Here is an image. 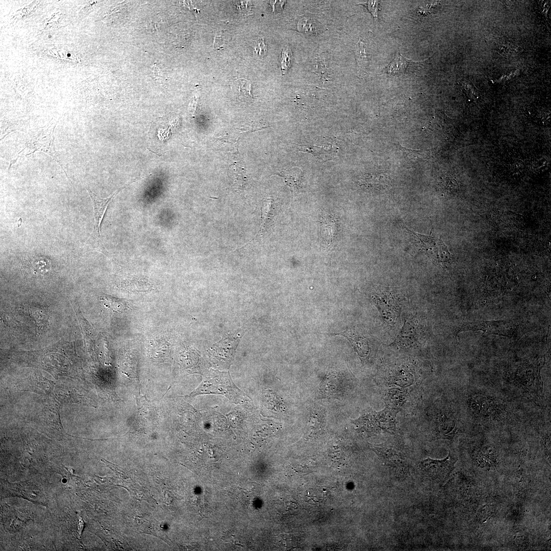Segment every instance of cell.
<instances>
[{
	"mask_svg": "<svg viewBox=\"0 0 551 551\" xmlns=\"http://www.w3.org/2000/svg\"><path fill=\"white\" fill-rule=\"evenodd\" d=\"M277 174L282 177L289 187L292 197L302 186L303 172L298 168L294 167Z\"/></svg>",
	"mask_w": 551,
	"mask_h": 551,
	"instance_id": "cell-10",
	"label": "cell"
},
{
	"mask_svg": "<svg viewBox=\"0 0 551 551\" xmlns=\"http://www.w3.org/2000/svg\"><path fill=\"white\" fill-rule=\"evenodd\" d=\"M334 335L342 336L346 338L360 357H365L368 355L369 347L367 340L365 337L358 334L354 331L347 330L343 332L334 334Z\"/></svg>",
	"mask_w": 551,
	"mask_h": 551,
	"instance_id": "cell-8",
	"label": "cell"
},
{
	"mask_svg": "<svg viewBox=\"0 0 551 551\" xmlns=\"http://www.w3.org/2000/svg\"><path fill=\"white\" fill-rule=\"evenodd\" d=\"M320 230L322 239L328 245L331 244L336 230L335 220L330 216H324L321 220Z\"/></svg>",
	"mask_w": 551,
	"mask_h": 551,
	"instance_id": "cell-15",
	"label": "cell"
},
{
	"mask_svg": "<svg viewBox=\"0 0 551 551\" xmlns=\"http://www.w3.org/2000/svg\"><path fill=\"white\" fill-rule=\"evenodd\" d=\"M252 83L248 80L240 78L234 81L232 90L238 98H252L251 94Z\"/></svg>",
	"mask_w": 551,
	"mask_h": 551,
	"instance_id": "cell-16",
	"label": "cell"
},
{
	"mask_svg": "<svg viewBox=\"0 0 551 551\" xmlns=\"http://www.w3.org/2000/svg\"><path fill=\"white\" fill-rule=\"evenodd\" d=\"M415 244L419 249L425 252L434 262L445 264L451 260V254L443 242L430 235H423L416 233L406 227Z\"/></svg>",
	"mask_w": 551,
	"mask_h": 551,
	"instance_id": "cell-2",
	"label": "cell"
},
{
	"mask_svg": "<svg viewBox=\"0 0 551 551\" xmlns=\"http://www.w3.org/2000/svg\"><path fill=\"white\" fill-rule=\"evenodd\" d=\"M363 182L368 187L381 190L390 186L391 180L389 176L384 173H375L364 176Z\"/></svg>",
	"mask_w": 551,
	"mask_h": 551,
	"instance_id": "cell-12",
	"label": "cell"
},
{
	"mask_svg": "<svg viewBox=\"0 0 551 551\" xmlns=\"http://www.w3.org/2000/svg\"><path fill=\"white\" fill-rule=\"evenodd\" d=\"M100 299L105 307L113 311L120 313L129 309V303L125 299L104 294L101 297Z\"/></svg>",
	"mask_w": 551,
	"mask_h": 551,
	"instance_id": "cell-14",
	"label": "cell"
},
{
	"mask_svg": "<svg viewBox=\"0 0 551 551\" xmlns=\"http://www.w3.org/2000/svg\"><path fill=\"white\" fill-rule=\"evenodd\" d=\"M273 212L271 201L269 198L266 199L263 202L261 207V221L260 230L255 237L247 244L260 237L267 230L273 221Z\"/></svg>",
	"mask_w": 551,
	"mask_h": 551,
	"instance_id": "cell-11",
	"label": "cell"
},
{
	"mask_svg": "<svg viewBox=\"0 0 551 551\" xmlns=\"http://www.w3.org/2000/svg\"><path fill=\"white\" fill-rule=\"evenodd\" d=\"M370 447L385 464L393 467L406 466V461L402 455L393 448L386 446L373 445H371Z\"/></svg>",
	"mask_w": 551,
	"mask_h": 551,
	"instance_id": "cell-7",
	"label": "cell"
},
{
	"mask_svg": "<svg viewBox=\"0 0 551 551\" xmlns=\"http://www.w3.org/2000/svg\"><path fill=\"white\" fill-rule=\"evenodd\" d=\"M154 71L155 76L158 78L159 77H160L159 69L156 66H154Z\"/></svg>",
	"mask_w": 551,
	"mask_h": 551,
	"instance_id": "cell-25",
	"label": "cell"
},
{
	"mask_svg": "<svg viewBox=\"0 0 551 551\" xmlns=\"http://www.w3.org/2000/svg\"><path fill=\"white\" fill-rule=\"evenodd\" d=\"M234 129L235 130H231L223 136H222L219 140L223 143L236 144V142H237L242 136H243L248 133L254 132L257 130H260L261 128H256L254 125L251 124L241 126L239 128Z\"/></svg>",
	"mask_w": 551,
	"mask_h": 551,
	"instance_id": "cell-13",
	"label": "cell"
},
{
	"mask_svg": "<svg viewBox=\"0 0 551 551\" xmlns=\"http://www.w3.org/2000/svg\"><path fill=\"white\" fill-rule=\"evenodd\" d=\"M120 286L124 290L133 292H144L153 288L150 283L138 279L125 280L120 283Z\"/></svg>",
	"mask_w": 551,
	"mask_h": 551,
	"instance_id": "cell-17",
	"label": "cell"
},
{
	"mask_svg": "<svg viewBox=\"0 0 551 551\" xmlns=\"http://www.w3.org/2000/svg\"><path fill=\"white\" fill-rule=\"evenodd\" d=\"M70 56V54H67L68 57H69Z\"/></svg>",
	"mask_w": 551,
	"mask_h": 551,
	"instance_id": "cell-26",
	"label": "cell"
},
{
	"mask_svg": "<svg viewBox=\"0 0 551 551\" xmlns=\"http://www.w3.org/2000/svg\"><path fill=\"white\" fill-rule=\"evenodd\" d=\"M317 25L314 21L309 19H304L298 22V28L300 31L307 34H313L317 32Z\"/></svg>",
	"mask_w": 551,
	"mask_h": 551,
	"instance_id": "cell-21",
	"label": "cell"
},
{
	"mask_svg": "<svg viewBox=\"0 0 551 551\" xmlns=\"http://www.w3.org/2000/svg\"><path fill=\"white\" fill-rule=\"evenodd\" d=\"M378 3L377 1H369L366 4H360L366 5V8L372 14L374 18L377 17L378 11Z\"/></svg>",
	"mask_w": 551,
	"mask_h": 551,
	"instance_id": "cell-23",
	"label": "cell"
},
{
	"mask_svg": "<svg viewBox=\"0 0 551 551\" xmlns=\"http://www.w3.org/2000/svg\"><path fill=\"white\" fill-rule=\"evenodd\" d=\"M51 37H52V36H51V35H49V36H48V37H49V38H51Z\"/></svg>",
	"mask_w": 551,
	"mask_h": 551,
	"instance_id": "cell-27",
	"label": "cell"
},
{
	"mask_svg": "<svg viewBox=\"0 0 551 551\" xmlns=\"http://www.w3.org/2000/svg\"><path fill=\"white\" fill-rule=\"evenodd\" d=\"M134 181H133L128 185L119 188L115 192H114L111 195L106 198L99 197L89 189L86 188V190L88 191L92 202V205L93 208L94 223L93 230L91 236L92 241L93 244L95 245L96 248L98 249L100 252L103 253H106L107 252L101 243L100 228L102 221L103 219L107 208L109 205V203L118 194V193H119L121 190L130 185L132 183L134 182Z\"/></svg>",
	"mask_w": 551,
	"mask_h": 551,
	"instance_id": "cell-4",
	"label": "cell"
},
{
	"mask_svg": "<svg viewBox=\"0 0 551 551\" xmlns=\"http://www.w3.org/2000/svg\"><path fill=\"white\" fill-rule=\"evenodd\" d=\"M303 152L310 153L315 156L322 157L325 161L330 160L333 155V148L330 146H319L315 145L302 147L300 149Z\"/></svg>",
	"mask_w": 551,
	"mask_h": 551,
	"instance_id": "cell-18",
	"label": "cell"
},
{
	"mask_svg": "<svg viewBox=\"0 0 551 551\" xmlns=\"http://www.w3.org/2000/svg\"><path fill=\"white\" fill-rule=\"evenodd\" d=\"M358 58L360 59V61H362L363 62L366 60L365 52L364 47V44L362 42H359L358 43Z\"/></svg>",
	"mask_w": 551,
	"mask_h": 551,
	"instance_id": "cell-24",
	"label": "cell"
},
{
	"mask_svg": "<svg viewBox=\"0 0 551 551\" xmlns=\"http://www.w3.org/2000/svg\"><path fill=\"white\" fill-rule=\"evenodd\" d=\"M209 394L223 395L235 404L242 403L247 400L248 397L234 384L229 372L213 369L204 377L200 385L187 397Z\"/></svg>",
	"mask_w": 551,
	"mask_h": 551,
	"instance_id": "cell-1",
	"label": "cell"
},
{
	"mask_svg": "<svg viewBox=\"0 0 551 551\" xmlns=\"http://www.w3.org/2000/svg\"><path fill=\"white\" fill-rule=\"evenodd\" d=\"M55 126L52 128L50 125L46 126V128L44 127L40 129L36 134H33L31 138L27 142V147L33 151L32 153L40 151L48 154L59 164L54 144V132Z\"/></svg>",
	"mask_w": 551,
	"mask_h": 551,
	"instance_id": "cell-6",
	"label": "cell"
},
{
	"mask_svg": "<svg viewBox=\"0 0 551 551\" xmlns=\"http://www.w3.org/2000/svg\"><path fill=\"white\" fill-rule=\"evenodd\" d=\"M291 51L288 46H286L283 49L282 53L281 67L283 72L286 71L289 68L291 63Z\"/></svg>",
	"mask_w": 551,
	"mask_h": 551,
	"instance_id": "cell-22",
	"label": "cell"
},
{
	"mask_svg": "<svg viewBox=\"0 0 551 551\" xmlns=\"http://www.w3.org/2000/svg\"><path fill=\"white\" fill-rule=\"evenodd\" d=\"M418 63L404 58L398 53V55L386 67L385 70L389 75L400 76L408 72L413 65H416Z\"/></svg>",
	"mask_w": 551,
	"mask_h": 551,
	"instance_id": "cell-9",
	"label": "cell"
},
{
	"mask_svg": "<svg viewBox=\"0 0 551 551\" xmlns=\"http://www.w3.org/2000/svg\"><path fill=\"white\" fill-rule=\"evenodd\" d=\"M252 49L253 55L256 58H263L267 53V46L264 38L258 37L253 41Z\"/></svg>",
	"mask_w": 551,
	"mask_h": 551,
	"instance_id": "cell-19",
	"label": "cell"
},
{
	"mask_svg": "<svg viewBox=\"0 0 551 551\" xmlns=\"http://www.w3.org/2000/svg\"><path fill=\"white\" fill-rule=\"evenodd\" d=\"M514 327L512 322L505 320L468 322L456 328L455 334L456 336L461 331L480 330L486 333L509 337L515 332Z\"/></svg>",
	"mask_w": 551,
	"mask_h": 551,
	"instance_id": "cell-5",
	"label": "cell"
},
{
	"mask_svg": "<svg viewBox=\"0 0 551 551\" xmlns=\"http://www.w3.org/2000/svg\"><path fill=\"white\" fill-rule=\"evenodd\" d=\"M235 184L239 189L245 188L247 184V178L245 174V170L237 165H235Z\"/></svg>",
	"mask_w": 551,
	"mask_h": 551,
	"instance_id": "cell-20",
	"label": "cell"
},
{
	"mask_svg": "<svg viewBox=\"0 0 551 551\" xmlns=\"http://www.w3.org/2000/svg\"><path fill=\"white\" fill-rule=\"evenodd\" d=\"M456 461L449 452L448 456L442 460H434L428 458L420 462L419 468L424 475L432 481L444 483L454 469Z\"/></svg>",
	"mask_w": 551,
	"mask_h": 551,
	"instance_id": "cell-3",
	"label": "cell"
}]
</instances>
